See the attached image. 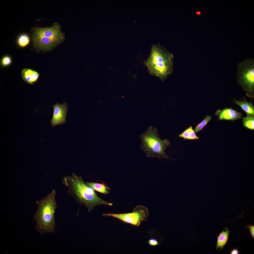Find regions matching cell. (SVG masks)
Returning <instances> with one entry per match:
<instances>
[{
  "instance_id": "1",
  "label": "cell",
  "mask_w": 254,
  "mask_h": 254,
  "mask_svg": "<svg viewBox=\"0 0 254 254\" xmlns=\"http://www.w3.org/2000/svg\"><path fill=\"white\" fill-rule=\"evenodd\" d=\"M62 182L67 187V193L79 203L87 208L88 212L98 206L113 205L99 197L94 190L84 182L82 177L75 173L64 177Z\"/></svg>"
},
{
  "instance_id": "2",
  "label": "cell",
  "mask_w": 254,
  "mask_h": 254,
  "mask_svg": "<svg viewBox=\"0 0 254 254\" xmlns=\"http://www.w3.org/2000/svg\"><path fill=\"white\" fill-rule=\"evenodd\" d=\"M174 56L160 44H154L143 63L149 73L164 81L174 71Z\"/></svg>"
},
{
  "instance_id": "3",
  "label": "cell",
  "mask_w": 254,
  "mask_h": 254,
  "mask_svg": "<svg viewBox=\"0 0 254 254\" xmlns=\"http://www.w3.org/2000/svg\"><path fill=\"white\" fill-rule=\"evenodd\" d=\"M56 193L53 189L45 197L36 201L37 210L33 218L36 222L35 228L41 234L55 232L56 222L55 214L57 207Z\"/></svg>"
},
{
  "instance_id": "4",
  "label": "cell",
  "mask_w": 254,
  "mask_h": 254,
  "mask_svg": "<svg viewBox=\"0 0 254 254\" xmlns=\"http://www.w3.org/2000/svg\"><path fill=\"white\" fill-rule=\"evenodd\" d=\"M139 138L141 141L140 147L147 158L173 159L170 158L165 152L170 146V141L167 139L161 140L155 127H149L145 132L140 135Z\"/></svg>"
},
{
  "instance_id": "5",
  "label": "cell",
  "mask_w": 254,
  "mask_h": 254,
  "mask_svg": "<svg viewBox=\"0 0 254 254\" xmlns=\"http://www.w3.org/2000/svg\"><path fill=\"white\" fill-rule=\"evenodd\" d=\"M64 37L58 24L50 27L35 28L32 32L34 47L37 50L43 51L51 50L63 40Z\"/></svg>"
},
{
  "instance_id": "6",
  "label": "cell",
  "mask_w": 254,
  "mask_h": 254,
  "mask_svg": "<svg viewBox=\"0 0 254 254\" xmlns=\"http://www.w3.org/2000/svg\"><path fill=\"white\" fill-rule=\"evenodd\" d=\"M237 79L238 84L246 92L247 96L254 97V60L248 58L237 64Z\"/></svg>"
},
{
  "instance_id": "7",
  "label": "cell",
  "mask_w": 254,
  "mask_h": 254,
  "mask_svg": "<svg viewBox=\"0 0 254 254\" xmlns=\"http://www.w3.org/2000/svg\"><path fill=\"white\" fill-rule=\"evenodd\" d=\"M103 216H110L117 218L125 223L139 226L141 223L147 220L148 215L147 208L142 205L135 207L132 212L123 214H104Z\"/></svg>"
},
{
  "instance_id": "8",
  "label": "cell",
  "mask_w": 254,
  "mask_h": 254,
  "mask_svg": "<svg viewBox=\"0 0 254 254\" xmlns=\"http://www.w3.org/2000/svg\"><path fill=\"white\" fill-rule=\"evenodd\" d=\"M53 107L54 111L53 117L51 121V126H54L65 123L67 112V103L65 102L62 104L56 103Z\"/></svg>"
},
{
  "instance_id": "9",
  "label": "cell",
  "mask_w": 254,
  "mask_h": 254,
  "mask_svg": "<svg viewBox=\"0 0 254 254\" xmlns=\"http://www.w3.org/2000/svg\"><path fill=\"white\" fill-rule=\"evenodd\" d=\"M215 115L218 116L221 120L233 121L242 118L243 115L241 112H238L230 108H225L222 110H218L215 113Z\"/></svg>"
},
{
  "instance_id": "10",
  "label": "cell",
  "mask_w": 254,
  "mask_h": 254,
  "mask_svg": "<svg viewBox=\"0 0 254 254\" xmlns=\"http://www.w3.org/2000/svg\"><path fill=\"white\" fill-rule=\"evenodd\" d=\"M22 75L26 82L32 84L37 80L40 74L36 71L31 69L25 68L22 71Z\"/></svg>"
},
{
  "instance_id": "11",
  "label": "cell",
  "mask_w": 254,
  "mask_h": 254,
  "mask_svg": "<svg viewBox=\"0 0 254 254\" xmlns=\"http://www.w3.org/2000/svg\"><path fill=\"white\" fill-rule=\"evenodd\" d=\"M233 103L239 106L246 113L247 115L254 114V107L252 103L245 99L238 100L234 99Z\"/></svg>"
},
{
  "instance_id": "12",
  "label": "cell",
  "mask_w": 254,
  "mask_h": 254,
  "mask_svg": "<svg viewBox=\"0 0 254 254\" xmlns=\"http://www.w3.org/2000/svg\"><path fill=\"white\" fill-rule=\"evenodd\" d=\"M86 183L88 185L94 190L103 194H107L110 193L109 190H110V188L103 183H100L94 182H87Z\"/></svg>"
},
{
  "instance_id": "13",
  "label": "cell",
  "mask_w": 254,
  "mask_h": 254,
  "mask_svg": "<svg viewBox=\"0 0 254 254\" xmlns=\"http://www.w3.org/2000/svg\"><path fill=\"white\" fill-rule=\"evenodd\" d=\"M230 232L229 230H227L225 231L223 230L221 233H219V236L216 237L217 238L216 249L219 248L221 249H223L229 240L228 237Z\"/></svg>"
},
{
  "instance_id": "14",
  "label": "cell",
  "mask_w": 254,
  "mask_h": 254,
  "mask_svg": "<svg viewBox=\"0 0 254 254\" xmlns=\"http://www.w3.org/2000/svg\"><path fill=\"white\" fill-rule=\"evenodd\" d=\"M242 123L243 126L247 129H254V116L253 115H247L243 118Z\"/></svg>"
},
{
  "instance_id": "15",
  "label": "cell",
  "mask_w": 254,
  "mask_h": 254,
  "mask_svg": "<svg viewBox=\"0 0 254 254\" xmlns=\"http://www.w3.org/2000/svg\"><path fill=\"white\" fill-rule=\"evenodd\" d=\"M211 119V117L210 116H207L201 122L195 127L194 130L195 132L197 133L201 131Z\"/></svg>"
},
{
  "instance_id": "16",
  "label": "cell",
  "mask_w": 254,
  "mask_h": 254,
  "mask_svg": "<svg viewBox=\"0 0 254 254\" xmlns=\"http://www.w3.org/2000/svg\"><path fill=\"white\" fill-rule=\"evenodd\" d=\"M30 39L29 37L26 34L21 35L18 38L17 43L20 47H24L27 45L29 43Z\"/></svg>"
},
{
  "instance_id": "17",
  "label": "cell",
  "mask_w": 254,
  "mask_h": 254,
  "mask_svg": "<svg viewBox=\"0 0 254 254\" xmlns=\"http://www.w3.org/2000/svg\"><path fill=\"white\" fill-rule=\"evenodd\" d=\"M179 136L183 138L184 139L191 140V134L189 127L179 134Z\"/></svg>"
},
{
  "instance_id": "18",
  "label": "cell",
  "mask_w": 254,
  "mask_h": 254,
  "mask_svg": "<svg viewBox=\"0 0 254 254\" xmlns=\"http://www.w3.org/2000/svg\"><path fill=\"white\" fill-rule=\"evenodd\" d=\"M11 62V59L9 56H6L4 57L1 60V64L3 66H5L10 65Z\"/></svg>"
},
{
  "instance_id": "19",
  "label": "cell",
  "mask_w": 254,
  "mask_h": 254,
  "mask_svg": "<svg viewBox=\"0 0 254 254\" xmlns=\"http://www.w3.org/2000/svg\"><path fill=\"white\" fill-rule=\"evenodd\" d=\"M148 243L149 245L152 246H156L159 243L157 240L154 238H152L149 240L148 241Z\"/></svg>"
},
{
  "instance_id": "20",
  "label": "cell",
  "mask_w": 254,
  "mask_h": 254,
  "mask_svg": "<svg viewBox=\"0 0 254 254\" xmlns=\"http://www.w3.org/2000/svg\"><path fill=\"white\" fill-rule=\"evenodd\" d=\"M247 228H249L251 235L254 238V225H249L246 226Z\"/></svg>"
},
{
  "instance_id": "21",
  "label": "cell",
  "mask_w": 254,
  "mask_h": 254,
  "mask_svg": "<svg viewBox=\"0 0 254 254\" xmlns=\"http://www.w3.org/2000/svg\"><path fill=\"white\" fill-rule=\"evenodd\" d=\"M239 253V250L236 249H234L231 251L230 252L231 254H238Z\"/></svg>"
}]
</instances>
